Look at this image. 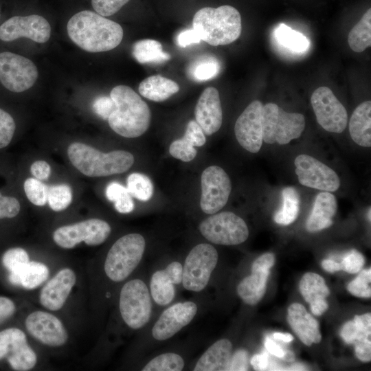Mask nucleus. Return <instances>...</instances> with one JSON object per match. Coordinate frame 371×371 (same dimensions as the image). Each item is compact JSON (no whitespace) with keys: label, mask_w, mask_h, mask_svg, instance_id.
Masks as SVG:
<instances>
[{"label":"nucleus","mask_w":371,"mask_h":371,"mask_svg":"<svg viewBox=\"0 0 371 371\" xmlns=\"http://www.w3.org/2000/svg\"><path fill=\"white\" fill-rule=\"evenodd\" d=\"M311 102L318 124L326 131L342 133L346 128L345 107L327 87H319L312 93Z\"/></svg>","instance_id":"12"},{"label":"nucleus","mask_w":371,"mask_h":371,"mask_svg":"<svg viewBox=\"0 0 371 371\" xmlns=\"http://www.w3.org/2000/svg\"><path fill=\"white\" fill-rule=\"evenodd\" d=\"M169 153L173 157L185 162L192 161L197 154L194 146L184 137L171 143Z\"/></svg>","instance_id":"43"},{"label":"nucleus","mask_w":371,"mask_h":371,"mask_svg":"<svg viewBox=\"0 0 371 371\" xmlns=\"http://www.w3.org/2000/svg\"><path fill=\"white\" fill-rule=\"evenodd\" d=\"M134 58L141 64L162 63L170 59L161 44L153 39H142L135 42L132 48Z\"/></svg>","instance_id":"32"},{"label":"nucleus","mask_w":371,"mask_h":371,"mask_svg":"<svg viewBox=\"0 0 371 371\" xmlns=\"http://www.w3.org/2000/svg\"><path fill=\"white\" fill-rule=\"evenodd\" d=\"M67 30L70 39L89 52L111 50L120 44L124 35L120 24L90 10L72 16Z\"/></svg>","instance_id":"1"},{"label":"nucleus","mask_w":371,"mask_h":371,"mask_svg":"<svg viewBox=\"0 0 371 371\" xmlns=\"http://www.w3.org/2000/svg\"><path fill=\"white\" fill-rule=\"evenodd\" d=\"M183 137L194 146H202L206 142L202 128L195 120H190L188 123Z\"/></svg>","instance_id":"49"},{"label":"nucleus","mask_w":371,"mask_h":371,"mask_svg":"<svg viewBox=\"0 0 371 371\" xmlns=\"http://www.w3.org/2000/svg\"><path fill=\"white\" fill-rule=\"evenodd\" d=\"M183 265L178 261L169 263L165 269L155 271L150 280L149 291L153 301L166 306L175 297V285L181 283Z\"/></svg>","instance_id":"20"},{"label":"nucleus","mask_w":371,"mask_h":371,"mask_svg":"<svg viewBox=\"0 0 371 371\" xmlns=\"http://www.w3.org/2000/svg\"><path fill=\"white\" fill-rule=\"evenodd\" d=\"M247 353L243 350L237 351L231 358L228 370H247Z\"/></svg>","instance_id":"53"},{"label":"nucleus","mask_w":371,"mask_h":371,"mask_svg":"<svg viewBox=\"0 0 371 371\" xmlns=\"http://www.w3.org/2000/svg\"><path fill=\"white\" fill-rule=\"evenodd\" d=\"M26 196L35 205L43 206L47 202L48 188L36 178L27 179L23 184Z\"/></svg>","instance_id":"41"},{"label":"nucleus","mask_w":371,"mask_h":371,"mask_svg":"<svg viewBox=\"0 0 371 371\" xmlns=\"http://www.w3.org/2000/svg\"><path fill=\"white\" fill-rule=\"evenodd\" d=\"M219 71L220 63L215 57L202 55L190 64L187 73L191 80L204 82L214 78Z\"/></svg>","instance_id":"34"},{"label":"nucleus","mask_w":371,"mask_h":371,"mask_svg":"<svg viewBox=\"0 0 371 371\" xmlns=\"http://www.w3.org/2000/svg\"><path fill=\"white\" fill-rule=\"evenodd\" d=\"M145 249L146 240L139 234L120 238L107 253L104 267L106 276L113 282L126 279L139 264Z\"/></svg>","instance_id":"5"},{"label":"nucleus","mask_w":371,"mask_h":371,"mask_svg":"<svg viewBox=\"0 0 371 371\" xmlns=\"http://www.w3.org/2000/svg\"><path fill=\"white\" fill-rule=\"evenodd\" d=\"M348 42L355 52H362L371 45V9L369 8L350 30Z\"/></svg>","instance_id":"33"},{"label":"nucleus","mask_w":371,"mask_h":371,"mask_svg":"<svg viewBox=\"0 0 371 371\" xmlns=\"http://www.w3.org/2000/svg\"><path fill=\"white\" fill-rule=\"evenodd\" d=\"M201 41L199 35L193 28L181 31L176 38L177 45L181 47H186L191 44L199 43Z\"/></svg>","instance_id":"51"},{"label":"nucleus","mask_w":371,"mask_h":371,"mask_svg":"<svg viewBox=\"0 0 371 371\" xmlns=\"http://www.w3.org/2000/svg\"><path fill=\"white\" fill-rule=\"evenodd\" d=\"M273 335L276 339L284 342H290L293 340V336L289 333H275Z\"/></svg>","instance_id":"59"},{"label":"nucleus","mask_w":371,"mask_h":371,"mask_svg":"<svg viewBox=\"0 0 371 371\" xmlns=\"http://www.w3.org/2000/svg\"><path fill=\"white\" fill-rule=\"evenodd\" d=\"M144 98L155 102H162L179 90L178 84L160 75H154L143 80L138 88Z\"/></svg>","instance_id":"31"},{"label":"nucleus","mask_w":371,"mask_h":371,"mask_svg":"<svg viewBox=\"0 0 371 371\" xmlns=\"http://www.w3.org/2000/svg\"><path fill=\"white\" fill-rule=\"evenodd\" d=\"M199 229L205 239L221 245H239L249 236L245 221L231 212L213 214L200 223Z\"/></svg>","instance_id":"9"},{"label":"nucleus","mask_w":371,"mask_h":371,"mask_svg":"<svg viewBox=\"0 0 371 371\" xmlns=\"http://www.w3.org/2000/svg\"><path fill=\"white\" fill-rule=\"evenodd\" d=\"M49 276V269L43 263L31 261L19 269L10 272L9 281L15 286L34 289L43 284Z\"/></svg>","instance_id":"30"},{"label":"nucleus","mask_w":371,"mask_h":371,"mask_svg":"<svg viewBox=\"0 0 371 371\" xmlns=\"http://www.w3.org/2000/svg\"><path fill=\"white\" fill-rule=\"evenodd\" d=\"M121 316L125 324L133 330L143 328L149 322L153 304L150 291L141 279H133L122 286L119 300Z\"/></svg>","instance_id":"7"},{"label":"nucleus","mask_w":371,"mask_h":371,"mask_svg":"<svg viewBox=\"0 0 371 371\" xmlns=\"http://www.w3.org/2000/svg\"><path fill=\"white\" fill-rule=\"evenodd\" d=\"M305 128L304 116L288 113L275 103L262 107V141L267 144H286L299 138Z\"/></svg>","instance_id":"6"},{"label":"nucleus","mask_w":371,"mask_h":371,"mask_svg":"<svg viewBox=\"0 0 371 371\" xmlns=\"http://www.w3.org/2000/svg\"><path fill=\"white\" fill-rule=\"evenodd\" d=\"M352 140L363 147L371 146V102L361 103L353 111L349 122Z\"/></svg>","instance_id":"29"},{"label":"nucleus","mask_w":371,"mask_h":371,"mask_svg":"<svg viewBox=\"0 0 371 371\" xmlns=\"http://www.w3.org/2000/svg\"><path fill=\"white\" fill-rule=\"evenodd\" d=\"M111 231L107 222L91 218L58 227L53 234V239L57 245L64 249L74 248L81 242L96 246L107 239Z\"/></svg>","instance_id":"10"},{"label":"nucleus","mask_w":371,"mask_h":371,"mask_svg":"<svg viewBox=\"0 0 371 371\" xmlns=\"http://www.w3.org/2000/svg\"><path fill=\"white\" fill-rule=\"evenodd\" d=\"M201 196L200 206L202 211L213 214L227 203L232 190L228 175L221 167L211 166L201 174Z\"/></svg>","instance_id":"13"},{"label":"nucleus","mask_w":371,"mask_h":371,"mask_svg":"<svg viewBox=\"0 0 371 371\" xmlns=\"http://www.w3.org/2000/svg\"><path fill=\"white\" fill-rule=\"evenodd\" d=\"M262 103L251 102L236 121L234 133L239 144L247 151L256 153L262 144Z\"/></svg>","instance_id":"17"},{"label":"nucleus","mask_w":371,"mask_h":371,"mask_svg":"<svg viewBox=\"0 0 371 371\" xmlns=\"http://www.w3.org/2000/svg\"><path fill=\"white\" fill-rule=\"evenodd\" d=\"M30 172L36 179L38 180H46L51 174V167L47 162L38 160L32 164Z\"/></svg>","instance_id":"52"},{"label":"nucleus","mask_w":371,"mask_h":371,"mask_svg":"<svg viewBox=\"0 0 371 371\" xmlns=\"http://www.w3.org/2000/svg\"><path fill=\"white\" fill-rule=\"evenodd\" d=\"M269 276V269L251 267V273L237 286V293L249 305L257 304L263 297Z\"/></svg>","instance_id":"28"},{"label":"nucleus","mask_w":371,"mask_h":371,"mask_svg":"<svg viewBox=\"0 0 371 371\" xmlns=\"http://www.w3.org/2000/svg\"><path fill=\"white\" fill-rule=\"evenodd\" d=\"M194 115L204 134L210 135L220 129L223 111L219 93L215 87H207L202 92L195 106Z\"/></svg>","instance_id":"21"},{"label":"nucleus","mask_w":371,"mask_h":371,"mask_svg":"<svg viewBox=\"0 0 371 371\" xmlns=\"http://www.w3.org/2000/svg\"><path fill=\"white\" fill-rule=\"evenodd\" d=\"M67 155L78 170L91 177L123 173L134 163V157L130 152L118 150L104 153L80 142L71 144Z\"/></svg>","instance_id":"4"},{"label":"nucleus","mask_w":371,"mask_h":371,"mask_svg":"<svg viewBox=\"0 0 371 371\" xmlns=\"http://www.w3.org/2000/svg\"><path fill=\"white\" fill-rule=\"evenodd\" d=\"M130 0H91V5L96 13L109 16L118 12Z\"/></svg>","instance_id":"46"},{"label":"nucleus","mask_w":371,"mask_h":371,"mask_svg":"<svg viewBox=\"0 0 371 371\" xmlns=\"http://www.w3.org/2000/svg\"><path fill=\"white\" fill-rule=\"evenodd\" d=\"M15 310L13 301L6 297L0 296V324L10 318Z\"/></svg>","instance_id":"54"},{"label":"nucleus","mask_w":371,"mask_h":371,"mask_svg":"<svg viewBox=\"0 0 371 371\" xmlns=\"http://www.w3.org/2000/svg\"><path fill=\"white\" fill-rule=\"evenodd\" d=\"M341 337L348 344H354L359 359L368 362L371 360V315H356L353 320L346 322L341 328Z\"/></svg>","instance_id":"22"},{"label":"nucleus","mask_w":371,"mask_h":371,"mask_svg":"<svg viewBox=\"0 0 371 371\" xmlns=\"http://www.w3.org/2000/svg\"><path fill=\"white\" fill-rule=\"evenodd\" d=\"M287 322L305 345L311 346L321 341L318 322L301 304L293 303L289 307Z\"/></svg>","instance_id":"24"},{"label":"nucleus","mask_w":371,"mask_h":371,"mask_svg":"<svg viewBox=\"0 0 371 371\" xmlns=\"http://www.w3.org/2000/svg\"><path fill=\"white\" fill-rule=\"evenodd\" d=\"M72 201L71 188L66 184L50 186L47 189V203L56 212L65 210Z\"/></svg>","instance_id":"40"},{"label":"nucleus","mask_w":371,"mask_h":371,"mask_svg":"<svg viewBox=\"0 0 371 371\" xmlns=\"http://www.w3.org/2000/svg\"><path fill=\"white\" fill-rule=\"evenodd\" d=\"M6 359L14 370L27 371L37 361L36 355L28 345L25 333L10 328L0 332V360Z\"/></svg>","instance_id":"14"},{"label":"nucleus","mask_w":371,"mask_h":371,"mask_svg":"<svg viewBox=\"0 0 371 371\" xmlns=\"http://www.w3.org/2000/svg\"><path fill=\"white\" fill-rule=\"evenodd\" d=\"M28 262L27 251L21 247L9 249L2 256L3 265L10 272L19 269Z\"/></svg>","instance_id":"44"},{"label":"nucleus","mask_w":371,"mask_h":371,"mask_svg":"<svg viewBox=\"0 0 371 371\" xmlns=\"http://www.w3.org/2000/svg\"><path fill=\"white\" fill-rule=\"evenodd\" d=\"M232 354V344L221 339L212 344L196 361L193 370H228Z\"/></svg>","instance_id":"26"},{"label":"nucleus","mask_w":371,"mask_h":371,"mask_svg":"<svg viewBox=\"0 0 371 371\" xmlns=\"http://www.w3.org/2000/svg\"><path fill=\"white\" fill-rule=\"evenodd\" d=\"M274 255L272 253H266L258 257L254 262L252 266L261 269H270L274 265Z\"/></svg>","instance_id":"56"},{"label":"nucleus","mask_w":371,"mask_h":371,"mask_svg":"<svg viewBox=\"0 0 371 371\" xmlns=\"http://www.w3.org/2000/svg\"><path fill=\"white\" fill-rule=\"evenodd\" d=\"M251 363L256 370H265L269 366V354L263 352L261 354L254 355L251 359Z\"/></svg>","instance_id":"55"},{"label":"nucleus","mask_w":371,"mask_h":371,"mask_svg":"<svg viewBox=\"0 0 371 371\" xmlns=\"http://www.w3.org/2000/svg\"><path fill=\"white\" fill-rule=\"evenodd\" d=\"M370 282L371 269H364L348 284L347 289L355 296L370 297L371 296Z\"/></svg>","instance_id":"42"},{"label":"nucleus","mask_w":371,"mask_h":371,"mask_svg":"<svg viewBox=\"0 0 371 371\" xmlns=\"http://www.w3.org/2000/svg\"><path fill=\"white\" fill-rule=\"evenodd\" d=\"M38 78L34 63L21 55L0 53V82L9 91L20 93L31 88Z\"/></svg>","instance_id":"11"},{"label":"nucleus","mask_w":371,"mask_h":371,"mask_svg":"<svg viewBox=\"0 0 371 371\" xmlns=\"http://www.w3.org/2000/svg\"><path fill=\"white\" fill-rule=\"evenodd\" d=\"M92 108L98 116L107 120L115 109V103L110 96H100L94 100Z\"/></svg>","instance_id":"50"},{"label":"nucleus","mask_w":371,"mask_h":371,"mask_svg":"<svg viewBox=\"0 0 371 371\" xmlns=\"http://www.w3.org/2000/svg\"><path fill=\"white\" fill-rule=\"evenodd\" d=\"M16 128L13 117L0 109V148L6 147L11 142Z\"/></svg>","instance_id":"45"},{"label":"nucleus","mask_w":371,"mask_h":371,"mask_svg":"<svg viewBox=\"0 0 371 371\" xmlns=\"http://www.w3.org/2000/svg\"><path fill=\"white\" fill-rule=\"evenodd\" d=\"M368 215L369 221H370V208H369V212Z\"/></svg>","instance_id":"60"},{"label":"nucleus","mask_w":371,"mask_h":371,"mask_svg":"<svg viewBox=\"0 0 371 371\" xmlns=\"http://www.w3.org/2000/svg\"><path fill=\"white\" fill-rule=\"evenodd\" d=\"M295 173L300 184L326 192H335L340 179L330 167L306 154L298 155L294 161Z\"/></svg>","instance_id":"15"},{"label":"nucleus","mask_w":371,"mask_h":371,"mask_svg":"<svg viewBox=\"0 0 371 371\" xmlns=\"http://www.w3.org/2000/svg\"><path fill=\"white\" fill-rule=\"evenodd\" d=\"M283 204L274 215V221L280 225H288L297 217L300 196L292 187H286L282 192Z\"/></svg>","instance_id":"35"},{"label":"nucleus","mask_w":371,"mask_h":371,"mask_svg":"<svg viewBox=\"0 0 371 371\" xmlns=\"http://www.w3.org/2000/svg\"><path fill=\"white\" fill-rule=\"evenodd\" d=\"M50 35L49 23L44 17L37 14L15 16L0 26V39L6 42L25 37L43 43L49 39Z\"/></svg>","instance_id":"16"},{"label":"nucleus","mask_w":371,"mask_h":371,"mask_svg":"<svg viewBox=\"0 0 371 371\" xmlns=\"http://www.w3.org/2000/svg\"><path fill=\"white\" fill-rule=\"evenodd\" d=\"M76 275L69 268L59 271L42 288L39 300L42 306L51 311H58L65 304L76 283Z\"/></svg>","instance_id":"23"},{"label":"nucleus","mask_w":371,"mask_h":371,"mask_svg":"<svg viewBox=\"0 0 371 371\" xmlns=\"http://www.w3.org/2000/svg\"><path fill=\"white\" fill-rule=\"evenodd\" d=\"M110 97L115 103V109L107 120L111 128L127 138L143 135L148 130L151 119L148 104L126 85L113 88Z\"/></svg>","instance_id":"2"},{"label":"nucleus","mask_w":371,"mask_h":371,"mask_svg":"<svg viewBox=\"0 0 371 371\" xmlns=\"http://www.w3.org/2000/svg\"><path fill=\"white\" fill-rule=\"evenodd\" d=\"M192 28L201 40L212 46L228 45L240 36V14L236 8L228 5L205 7L195 13Z\"/></svg>","instance_id":"3"},{"label":"nucleus","mask_w":371,"mask_h":371,"mask_svg":"<svg viewBox=\"0 0 371 371\" xmlns=\"http://www.w3.org/2000/svg\"><path fill=\"white\" fill-rule=\"evenodd\" d=\"M299 288L302 297L310 304L313 315H321L328 309L326 297L329 295L330 290L321 276L311 272L305 273Z\"/></svg>","instance_id":"25"},{"label":"nucleus","mask_w":371,"mask_h":371,"mask_svg":"<svg viewBox=\"0 0 371 371\" xmlns=\"http://www.w3.org/2000/svg\"><path fill=\"white\" fill-rule=\"evenodd\" d=\"M218 260V252L212 245L200 243L194 246L187 255L183 266V288L193 292L202 291L207 286Z\"/></svg>","instance_id":"8"},{"label":"nucleus","mask_w":371,"mask_h":371,"mask_svg":"<svg viewBox=\"0 0 371 371\" xmlns=\"http://www.w3.org/2000/svg\"><path fill=\"white\" fill-rule=\"evenodd\" d=\"M275 36L280 45L294 52H305L309 47V41L303 34L283 23L276 27Z\"/></svg>","instance_id":"36"},{"label":"nucleus","mask_w":371,"mask_h":371,"mask_svg":"<svg viewBox=\"0 0 371 371\" xmlns=\"http://www.w3.org/2000/svg\"><path fill=\"white\" fill-rule=\"evenodd\" d=\"M126 188L132 196L142 201H148L153 194L151 180L142 173H131L127 177Z\"/></svg>","instance_id":"39"},{"label":"nucleus","mask_w":371,"mask_h":371,"mask_svg":"<svg viewBox=\"0 0 371 371\" xmlns=\"http://www.w3.org/2000/svg\"><path fill=\"white\" fill-rule=\"evenodd\" d=\"M25 327L35 339L49 346H60L67 340L68 335L60 320L44 311H34L25 319Z\"/></svg>","instance_id":"19"},{"label":"nucleus","mask_w":371,"mask_h":371,"mask_svg":"<svg viewBox=\"0 0 371 371\" xmlns=\"http://www.w3.org/2000/svg\"><path fill=\"white\" fill-rule=\"evenodd\" d=\"M337 211L335 196L330 192H322L315 198L306 228L310 232H315L330 227L333 217Z\"/></svg>","instance_id":"27"},{"label":"nucleus","mask_w":371,"mask_h":371,"mask_svg":"<svg viewBox=\"0 0 371 371\" xmlns=\"http://www.w3.org/2000/svg\"><path fill=\"white\" fill-rule=\"evenodd\" d=\"M265 346L271 355L279 358L285 357V352L282 348L268 337L265 339Z\"/></svg>","instance_id":"57"},{"label":"nucleus","mask_w":371,"mask_h":371,"mask_svg":"<svg viewBox=\"0 0 371 371\" xmlns=\"http://www.w3.org/2000/svg\"><path fill=\"white\" fill-rule=\"evenodd\" d=\"M197 305L192 301L177 302L166 308L152 328V336L166 341L188 325L197 313Z\"/></svg>","instance_id":"18"},{"label":"nucleus","mask_w":371,"mask_h":371,"mask_svg":"<svg viewBox=\"0 0 371 371\" xmlns=\"http://www.w3.org/2000/svg\"><path fill=\"white\" fill-rule=\"evenodd\" d=\"M20 208L19 201L16 198L3 196L0 193V219L15 217Z\"/></svg>","instance_id":"48"},{"label":"nucleus","mask_w":371,"mask_h":371,"mask_svg":"<svg viewBox=\"0 0 371 371\" xmlns=\"http://www.w3.org/2000/svg\"><path fill=\"white\" fill-rule=\"evenodd\" d=\"M340 264L342 270L349 273H356L362 269L364 258L360 252L351 250L344 256Z\"/></svg>","instance_id":"47"},{"label":"nucleus","mask_w":371,"mask_h":371,"mask_svg":"<svg viewBox=\"0 0 371 371\" xmlns=\"http://www.w3.org/2000/svg\"><path fill=\"white\" fill-rule=\"evenodd\" d=\"M185 366L184 359L175 352L159 355L148 361L142 371H181Z\"/></svg>","instance_id":"38"},{"label":"nucleus","mask_w":371,"mask_h":371,"mask_svg":"<svg viewBox=\"0 0 371 371\" xmlns=\"http://www.w3.org/2000/svg\"><path fill=\"white\" fill-rule=\"evenodd\" d=\"M106 196L113 202L115 208L120 213H129L134 209L132 196L126 188L117 182H111L106 186Z\"/></svg>","instance_id":"37"},{"label":"nucleus","mask_w":371,"mask_h":371,"mask_svg":"<svg viewBox=\"0 0 371 371\" xmlns=\"http://www.w3.org/2000/svg\"><path fill=\"white\" fill-rule=\"evenodd\" d=\"M322 266L324 270L330 273L341 270V264L330 259L324 260L322 262Z\"/></svg>","instance_id":"58"}]
</instances>
